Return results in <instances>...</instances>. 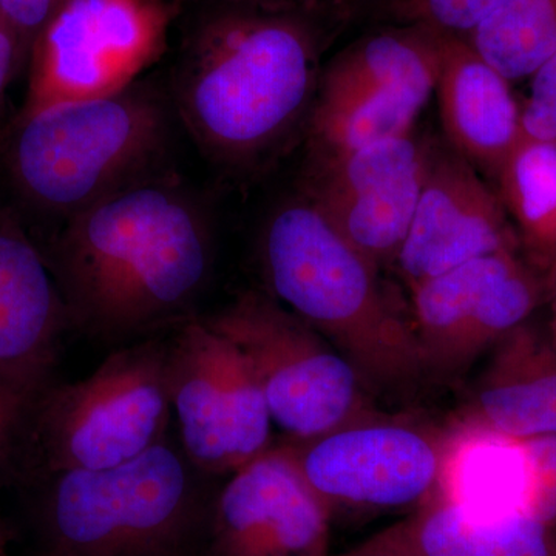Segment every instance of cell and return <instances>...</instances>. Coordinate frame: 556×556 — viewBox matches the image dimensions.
I'll list each match as a JSON object with an SVG mask.
<instances>
[{"label":"cell","mask_w":556,"mask_h":556,"mask_svg":"<svg viewBox=\"0 0 556 556\" xmlns=\"http://www.w3.org/2000/svg\"><path fill=\"white\" fill-rule=\"evenodd\" d=\"M336 0H182L179 118L212 163L258 164L313 109Z\"/></svg>","instance_id":"cell-1"},{"label":"cell","mask_w":556,"mask_h":556,"mask_svg":"<svg viewBox=\"0 0 556 556\" xmlns=\"http://www.w3.org/2000/svg\"><path fill=\"white\" fill-rule=\"evenodd\" d=\"M46 258L72 329L123 346L199 316L215 237L188 190L146 175L62 223Z\"/></svg>","instance_id":"cell-2"},{"label":"cell","mask_w":556,"mask_h":556,"mask_svg":"<svg viewBox=\"0 0 556 556\" xmlns=\"http://www.w3.org/2000/svg\"><path fill=\"white\" fill-rule=\"evenodd\" d=\"M263 266L269 294L320 332L375 396L405 393L426 378L413 318L388 298L378 266L308 195L270 215Z\"/></svg>","instance_id":"cell-3"},{"label":"cell","mask_w":556,"mask_h":556,"mask_svg":"<svg viewBox=\"0 0 556 556\" xmlns=\"http://www.w3.org/2000/svg\"><path fill=\"white\" fill-rule=\"evenodd\" d=\"M215 479L169 434L121 466L24 485L42 556H207Z\"/></svg>","instance_id":"cell-4"},{"label":"cell","mask_w":556,"mask_h":556,"mask_svg":"<svg viewBox=\"0 0 556 556\" xmlns=\"http://www.w3.org/2000/svg\"><path fill=\"white\" fill-rule=\"evenodd\" d=\"M167 135L166 100L138 80L109 97L20 115L7 163L22 199L64 223L146 177Z\"/></svg>","instance_id":"cell-5"},{"label":"cell","mask_w":556,"mask_h":556,"mask_svg":"<svg viewBox=\"0 0 556 556\" xmlns=\"http://www.w3.org/2000/svg\"><path fill=\"white\" fill-rule=\"evenodd\" d=\"M166 348V334L138 340L115 348L89 378L43 388L16 482L121 466L169 437Z\"/></svg>","instance_id":"cell-6"},{"label":"cell","mask_w":556,"mask_h":556,"mask_svg":"<svg viewBox=\"0 0 556 556\" xmlns=\"http://www.w3.org/2000/svg\"><path fill=\"white\" fill-rule=\"evenodd\" d=\"M201 317L247 356L287 439L321 437L378 412L353 365L269 292H243Z\"/></svg>","instance_id":"cell-7"},{"label":"cell","mask_w":556,"mask_h":556,"mask_svg":"<svg viewBox=\"0 0 556 556\" xmlns=\"http://www.w3.org/2000/svg\"><path fill=\"white\" fill-rule=\"evenodd\" d=\"M182 0H62L33 43L21 115L109 97L169 49Z\"/></svg>","instance_id":"cell-8"},{"label":"cell","mask_w":556,"mask_h":556,"mask_svg":"<svg viewBox=\"0 0 556 556\" xmlns=\"http://www.w3.org/2000/svg\"><path fill=\"white\" fill-rule=\"evenodd\" d=\"M166 379L178 442L222 478L273 448V417L247 356L201 314L166 332Z\"/></svg>","instance_id":"cell-9"},{"label":"cell","mask_w":556,"mask_h":556,"mask_svg":"<svg viewBox=\"0 0 556 556\" xmlns=\"http://www.w3.org/2000/svg\"><path fill=\"white\" fill-rule=\"evenodd\" d=\"M444 441L445 431L376 412L281 445L332 515L424 506L437 492Z\"/></svg>","instance_id":"cell-10"},{"label":"cell","mask_w":556,"mask_h":556,"mask_svg":"<svg viewBox=\"0 0 556 556\" xmlns=\"http://www.w3.org/2000/svg\"><path fill=\"white\" fill-rule=\"evenodd\" d=\"M412 289V318L427 376L470 367L544 305V274L519 249L445 270Z\"/></svg>","instance_id":"cell-11"},{"label":"cell","mask_w":556,"mask_h":556,"mask_svg":"<svg viewBox=\"0 0 556 556\" xmlns=\"http://www.w3.org/2000/svg\"><path fill=\"white\" fill-rule=\"evenodd\" d=\"M428 146L408 134L317 159L306 195L340 236L379 269L396 263L412 226L426 178Z\"/></svg>","instance_id":"cell-12"},{"label":"cell","mask_w":556,"mask_h":556,"mask_svg":"<svg viewBox=\"0 0 556 556\" xmlns=\"http://www.w3.org/2000/svg\"><path fill=\"white\" fill-rule=\"evenodd\" d=\"M329 521L287 450L273 445L219 486L207 556H328Z\"/></svg>","instance_id":"cell-13"},{"label":"cell","mask_w":556,"mask_h":556,"mask_svg":"<svg viewBox=\"0 0 556 556\" xmlns=\"http://www.w3.org/2000/svg\"><path fill=\"white\" fill-rule=\"evenodd\" d=\"M521 243L500 197L453 149L428 146L426 178L397 255L409 288L482 255Z\"/></svg>","instance_id":"cell-14"},{"label":"cell","mask_w":556,"mask_h":556,"mask_svg":"<svg viewBox=\"0 0 556 556\" xmlns=\"http://www.w3.org/2000/svg\"><path fill=\"white\" fill-rule=\"evenodd\" d=\"M67 306L46 254L20 218L0 211V380L39 394L53 382Z\"/></svg>","instance_id":"cell-15"},{"label":"cell","mask_w":556,"mask_h":556,"mask_svg":"<svg viewBox=\"0 0 556 556\" xmlns=\"http://www.w3.org/2000/svg\"><path fill=\"white\" fill-rule=\"evenodd\" d=\"M459 420L511 441L556 437V343L529 320L490 350Z\"/></svg>","instance_id":"cell-16"},{"label":"cell","mask_w":556,"mask_h":556,"mask_svg":"<svg viewBox=\"0 0 556 556\" xmlns=\"http://www.w3.org/2000/svg\"><path fill=\"white\" fill-rule=\"evenodd\" d=\"M504 78L464 36L441 31L439 115L455 152L496 178L522 138L521 108Z\"/></svg>","instance_id":"cell-17"},{"label":"cell","mask_w":556,"mask_h":556,"mask_svg":"<svg viewBox=\"0 0 556 556\" xmlns=\"http://www.w3.org/2000/svg\"><path fill=\"white\" fill-rule=\"evenodd\" d=\"M380 536L397 556H556V529L526 511L482 517L438 497Z\"/></svg>","instance_id":"cell-18"},{"label":"cell","mask_w":556,"mask_h":556,"mask_svg":"<svg viewBox=\"0 0 556 556\" xmlns=\"http://www.w3.org/2000/svg\"><path fill=\"white\" fill-rule=\"evenodd\" d=\"M433 497L482 517L526 511L527 463L521 442L457 420L445 430Z\"/></svg>","instance_id":"cell-19"},{"label":"cell","mask_w":556,"mask_h":556,"mask_svg":"<svg viewBox=\"0 0 556 556\" xmlns=\"http://www.w3.org/2000/svg\"><path fill=\"white\" fill-rule=\"evenodd\" d=\"M441 31L386 25L348 46L321 70L324 91H391L427 104L437 89Z\"/></svg>","instance_id":"cell-20"},{"label":"cell","mask_w":556,"mask_h":556,"mask_svg":"<svg viewBox=\"0 0 556 556\" xmlns=\"http://www.w3.org/2000/svg\"><path fill=\"white\" fill-rule=\"evenodd\" d=\"M496 179L527 260L546 273L556 258V146L522 137Z\"/></svg>","instance_id":"cell-21"},{"label":"cell","mask_w":556,"mask_h":556,"mask_svg":"<svg viewBox=\"0 0 556 556\" xmlns=\"http://www.w3.org/2000/svg\"><path fill=\"white\" fill-rule=\"evenodd\" d=\"M422 101L391 91L317 90L309 124L317 159L413 134Z\"/></svg>","instance_id":"cell-22"},{"label":"cell","mask_w":556,"mask_h":556,"mask_svg":"<svg viewBox=\"0 0 556 556\" xmlns=\"http://www.w3.org/2000/svg\"><path fill=\"white\" fill-rule=\"evenodd\" d=\"M464 38L504 78H530L556 51V0H507Z\"/></svg>","instance_id":"cell-23"},{"label":"cell","mask_w":556,"mask_h":556,"mask_svg":"<svg viewBox=\"0 0 556 556\" xmlns=\"http://www.w3.org/2000/svg\"><path fill=\"white\" fill-rule=\"evenodd\" d=\"M507 0H338L345 21L357 14L387 25H419L450 35H470Z\"/></svg>","instance_id":"cell-24"},{"label":"cell","mask_w":556,"mask_h":556,"mask_svg":"<svg viewBox=\"0 0 556 556\" xmlns=\"http://www.w3.org/2000/svg\"><path fill=\"white\" fill-rule=\"evenodd\" d=\"M36 397L38 394L0 380V486L17 481Z\"/></svg>","instance_id":"cell-25"},{"label":"cell","mask_w":556,"mask_h":556,"mask_svg":"<svg viewBox=\"0 0 556 556\" xmlns=\"http://www.w3.org/2000/svg\"><path fill=\"white\" fill-rule=\"evenodd\" d=\"M521 445L527 463L526 514L556 529V437Z\"/></svg>","instance_id":"cell-26"},{"label":"cell","mask_w":556,"mask_h":556,"mask_svg":"<svg viewBox=\"0 0 556 556\" xmlns=\"http://www.w3.org/2000/svg\"><path fill=\"white\" fill-rule=\"evenodd\" d=\"M521 108L522 137L556 146V51L532 76Z\"/></svg>","instance_id":"cell-27"},{"label":"cell","mask_w":556,"mask_h":556,"mask_svg":"<svg viewBox=\"0 0 556 556\" xmlns=\"http://www.w3.org/2000/svg\"><path fill=\"white\" fill-rule=\"evenodd\" d=\"M61 2L62 0H0V16L16 33L27 60L40 30L46 27Z\"/></svg>","instance_id":"cell-28"},{"label":"cell","mask_w":556,"mask_h":556,"mask_svg":"<svg viewBox=\"0 0 556 556\" xmlns=\"http://www.w3.org/2000/svg\"><path fill=\"white\" fill-rule=\"evenodd\" d=\"M27 61V54L22 49L20 38L13 28L0 16V102L5 97L9 84L14 73L20 70L22 62Z\"/></svg>","instance_id":"cell-29"},{"label":"cell","mask_w":556,"mask_h":556,"mask_svg":"<svg viewBox=\"0 0 556 556\" xmlns=\"http://www.w3.org/2000/svg\"><path fill=\"white\" fill-rule=\"evenodd\" d=\"M544 288H546V294H544V305L548 309V318L546 328L548 334L556 343V258L546 273H544Z\"/></svg>","instance_id":"cell-30"},{"label":"cell","mask_w":556,"mask_h":556,"mask_svg":"<svg viewBox=\"0 0 556 556\" xmlns=\"http://www.w3.org/2000/svg\"><path fill=\"white\" fill-rule=\"evenodd\" d=\"M9 536H13V533H11L9 525H7L2 517H0V540H2V538Z\"/></svg>","instance_id":"cell-31"},{"label":"cell","mask_w":556,"mask_h":556,"mask_svg":"<svg viewBox=\"0 0 556 556\" xmlns=\"http://www.w3.org/2000/svg\"><path fill=\"white\" fill-rule=\"evenodd\" d=\"M10 541L11 536L2 538V540H0V556L7 555V548H9Z\"/></svg>","instance_id":"cell-32"},{"label":"cell","mask_w":556,"mask_h":556,"mask_svg":"<svg viewBox=\"0 0 556 556\" xmlns=\"http://www.w3.org/2000/svg\"><path fill=\"white\" fill-rule=\"evenodd\" d=\"M343 556H356V555H354V552H351V554L343 555Z\"/></svg>","instance_id":"cell-33"}]
</instances>
